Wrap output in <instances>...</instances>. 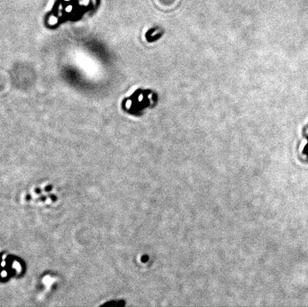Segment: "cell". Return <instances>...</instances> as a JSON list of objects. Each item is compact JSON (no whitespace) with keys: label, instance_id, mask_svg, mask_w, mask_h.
Wrapping results in <instances>:
<instances>
[{"label":"cell","instance_id":"cell-1","mask_svg":"<svg viewBox=\"0 0 308 307\" xmlns=\"http://www.w3.org/2000/svg\"><path fill=\"white\" fill-rule=\"evenodd\" d=\"M157 101L156 93L147 89H138L132 96L124 99L122 109L133 116H141L145 110L155 106Z\"/></svg>","mask_w":308,"mask_h":307}]
</instances>
